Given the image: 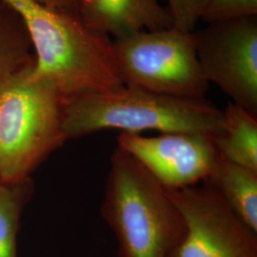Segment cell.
Masks as SVG:
<instances>
[{
    "mask_svg": "<svg viewBox=\"0 0 257 257\" xmlns=\"http://www.w3.org/2000/svg\"><path fill=\"white\" fill-rule=\"evenodd\" d=\"M23 19L36 57L34 74L54 83L66 99L123 86L112 40L87 26L77 11L37 0H6Z\"/></svg>",
    "mask_w": 257,
    "mask_h": 257,
    "instance_id": "1",
    "label": "cell"
},
{
    "mask_svg": "<svg viewBox=\"0 0 257 257\" xmlns=\"http://www.w3.org/2000/svg\"><path fill=\"white\" fill-rule=\"evenodd\" d=\"M223 110L207 98H184L121 86L66 99L62 131L66 140L104 130L185 133L216 138Z\"/></svg>",
    "mask_w": 257,
    "mask_h": 257,
    "instance_id": "2",
    "label": "cell"
},
{
    "mask_svg": "<svg viewBox=\"0 0 257 257\" xmlns=\"http://www.w3.org/2000/svg\"><path fill=\"white\" fill-rule=\"evenodd\" d=\"M118 257H172L182 238V215L165 188L118 147L110 157L100 206Z\"/></svg>",
    "mask_w": 257,
    "mask_h": 257,
    "instance_id": "3",
    "label": "cell"
},
{
    "mask_svg": "<svg viewBox=\"0 0 257 257\" xmlns=\"http://www.w3.org/2000/svg\"><path fill=\"white\" fill-rule=\"evenodd\" d=\"M31 65L0 82V182L21 183L63 145L65 98Z\"/></svg>",
    "mask_w": 257,
    "mask_h": 257,
    "instance_id": "4",
    "label": "cell"
},
{
    "mask_svg": "<svg viewBox=\"0 0 257 257\" xmlns=\"http://www.w3.org/2000/svg\"><path fill=\"white\" fill-rule=\"evenodd\" d=\"M124 86L184 98H206L210 83L197 59L193 32L140 31L112 41Z\"/></svg>",
    "mask_w": 257,
    "mask_h": 257,
    "instance_id": "5",
    "label": "cell"
},
{
    "mask_svg": "<svg viewBox=\"0 0 257 257\" xmlns=\"http://www.w3.org/2000/svg\"><path fill=\"white\" fill-rule=\"evenodd\" d=\"M166 190L184 221L183 235L172 257H257V231L211 187Z\"/></svg>",
    "mask_w": 257,
    "mask_h": 257,
    "instance_id": "6",
    "label": "cell"
},
{
    "mask_svg": "<svg viewBox=\"0 0 257 257\" xmlns=\"http://www.w3.org/2000/svg\"><path fill=\"white\" fill-rule=\"evenodd\" d=\"M193 37L206 80L257 113V16L211 23Z\"/></svg>",
    "mask_w": 257,
    "mask_h": 257,
    "instance_id": "7",
    "label": "cell"
},
{
    "mask_svg": "<svg viewBox=\"0 0 257 257\" xmlns=\"http://www.w3.org/2000/svg\"><path fill=\"white\" fill-rule=\"evenodd\" d=\"M116 143L168 190L202 184L218 156L211 138L193 134L119 133Z\"/></svg>",
    "mask_w": 257,
    "mask_h": 257,
    "instance_id": "8",
    "label": "cell"
},
{
    "mask_svg": "<svg viewBox=\"0 0 257 257\" xmlns=\"http://www.w3.org/2000/svg\"><path fill=\"white\" fill-rule=\"evenodd\" d=\"M78 14L87 26L114 39L175 27L169 10L158 0H81Z\"/></svg>",
    "mask_w": 257,
    "mask_h": 257,
    "instance_id": "9",
    "label": "cell"
},
{
    "mask_svg": "<svg viewBox=\"0 0 257 257\" xmlns=\"http://www.w3.org/2000/svg\"><path fill=\"white\" fill-rule=\"evenodd\" d=\"M221 196L241 220L257 231V171L218 156L203 182Z\"/></svg>",
    "mask_w": 257,
    "mask_h": 257,
    "instance_id": "10",
    "label": "cell"
},
{
    "mask_svg": "<svg viewBox=\"0 0 257 257\" xmlns=\"http://www.w3.org/2000/svg\"><path fill=\"white\" fill-rule=\"evenodd\" d=\"M211 139L222 157L257 171V113L228 103L223 110L221 134Z\"/></svg>",
    "mask_w": 257,
    "mask_h": 257,
    "instance_id": "11",
    "label": "cell"
},
{
    "mask_svg": "<svg viewBox=\"0 0 257 257\" xmlns=\"http://www.w3.org/2000/svg\"><path fill=\"white\" fill-rule=\"evenodd\" d=\"M36 57L19 12L0 0V82L34 64Z\"/></svg>",
    "mask_w": 257,
    "mask_h": 257,
    "instance_id": "12",
    "label": "cell"
},
{
    "mask_svg": "<svg viewBox=\"0 0 257 257\" xmlns=\"http://www.w3.org/2000/svg\"><path fill=\"white\" fill-rule=\"evenodd\" d=\"M31 179L21 183L0 182V257H18V233Z\"/></svg>",
    "mask_w": 257,
    "mask_h": 257,
    "instance_id": "13",
    "label": "cell"
},
{
    "mask_svg": "<svg viewBox=\"0 0 257 257\" xmlns=\"http://www.w3.org/2000/svg\"><path fill=\"white\" fill-rule=\"evenodd\" d=\"M257 16V0H205L200 19L211 24Z\"/></svg>",
    "mask_w": 257,
    "mask_h": 257,
    "instance_id": "14",
    "label": "cell"
},
{
    "mask_svg": "<svg viewBox=\"0 0 257 257\" xmlns=\"http://www.w3.org/2000/svg\"><path fill=\"white\" fill-rule=\"evenodd\" d=\"M175 27L184 32H193L200 19L205 0H167Z\"/></svg>",
    "mask_w": 257,
    "mask_h": 257,
    "instance_id": "15",
    "label": "cell"
},
{
    "mask_svg": "<svg viewBox=\"0 0 257 257\" xmlns=\"http://www.w3.org/2000/svg\"><path fill=\"white\" fill-rule=\"evenodd\" d=\"M37 2L52 7L78 11L81 0H37Z\"/></svg>",
    "mask_w": 257,
    "mask_h": 257,
    "instance_id": "16",
    "label": "cell"
}]
</instances>
